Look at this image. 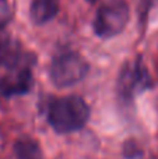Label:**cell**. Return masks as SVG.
<instances>
[{
  "mask_svg": "<svg viewBox=\"0 0 158 159\" xmlns=\"http://www.w3.org/2000/svg\"><path fill=\"white\" fill-rule=\"evenodd\" d=\"M129 17L130 11L126 0H106L98 8L94 18V32L104 39L114 38L126 28Z\"/></svg>",
  "mask_w": 158,
  "mask_h": 159,
  "instance_id": "cell-3",
  "label": "cell"
},
{
  "mask_svg": "<svg viewBox=\"0 0 158 159\" xmlns=\"http://www.w3.org/2000/svg\"><path fill=\"white\" fill-rule=\"evenodd\" d=\"M59 11V0H32L30 17L34 24L42 25L50 21Z\"/></svg>",
  "mask_w": 158,
  "mask_h": 159,
  "instance_id": "cell-6",
  "label": "cell"
},
{
  "mask_svg": "<svg viewBox=\"0 0 158 159\" xmlns=\"http://www.w3.org/2000/svg\"><path fill=\"white\" fill-rule=\"evenodd\" d=\"M14 157L16 159H44V154L35 140L21 138L14 144Z\"/></svg>",
  "mask_w": 158,
  "mask_h": 159,
  "instance_id": "cell-7",
  "label": "cell"
},
{
  "mask_svg": "<svg viewBox=\"0 0 158 159\" xmlns=\"http://www.w3.org/2000/svg\"><path fill=\"white\" fill-rule=\"evenodd\" d=\"M123 154H125L126 158H136L137 155H140V149L139 147L136 145V143H133V141H128V143L125 144V147H123Z\"/></svg>",
  "mask_w": 158,
  "mask_h": 159,
  "instance_id": "cell-9",
  "label": "cell"
},
{
  "mask_svg": "<svg viewBox=\"0 0 158 159\" xmlns=\"http://www.w3.org/2000/svg\"><path fill=\"white\" fill-rule=\"evenodd\" d=\"M87 2H88V3H91V4H92V3H97L98 0H87Z\"/></svg>",
  "mask_w": 158,
  "mask_h": 159,
  "instance_id": "cell-10",
  "label": "cell"
},
{
  "mask_svg": "<svg viewBox=\"0 0 158 159\" xmlns=\"http://www.w3.org/2000/svg\"><path fill=\"white\" fill-rule=\"evenodd\" d=\"M11 17H13V11H11L8 2L0 0V30H3L11 21Z\"/></svg>",
  "mask_w": 158,
  "mask_h": 159,
  "instance_id": "cell-8",
  "label": "cell"
},
{
  "mask_svg": "<svg viewBox=\"0 0 158 159\" xmlns=\"http://www.w3.org/2000/svg\"><path fill=\"white\" fill-rule=\"evenodd\" d=\"M90 119V106L81 96L59 98L48 109V121L56 133L66 134L83 129Z\"/></svg>",
  "mask_w": 158,
  "mask_h": 159,
  "instance_id": "cell-1",
  "label": "cell"
},
{
  "mask_svg": "<svg viewBox=\"0 0 158 159\" xmlns=\"http://www.w3.org/2000/svg\"><path fill=\"white\" fill-rule=\"evenodd\" d=\"M153 85L147 67L140 57L132 59L122 66L116 82V91L120 101L125 103L132 102L134 96Z\"/></svg>",
  "mask_w": 158,
  "mask_h": 159,
  "instance_id": "cell-4",
  "label": "cell"
},
{
  "mask_svg": "<svg viewBox=\"0 0 158 159\" xmlns=\"http://www.w3.org/2000/svg\"><path fill=\"white\" fill-rule=\"evenodd\" d=\"M11 73L0 80V92L4 96L24 95L30 92L34 85L32 60L30 57L20 64L11 67Z\"/></svg>",
  "mask_w": 158,
  "mask_h": 159,
  "instance_id": "cell-5",
  "label": "cell"
},
{
  "mask_svg": "<svg viewBox=\"0 0 158 159\" xmlns=\"http://www.w3.org/2000/svg\"><path fill=\"white\" fill-rule=\"evenodd\" d=\"M90 64L77 52H62L52 59L49 77L58 88H67L83 81L88 74Z\"/></svg>",
  "mask_w": 158,
  "mask_h": 159,
  "instance_id": "cell-2",
  "label": "cell"
}]
</instances>
